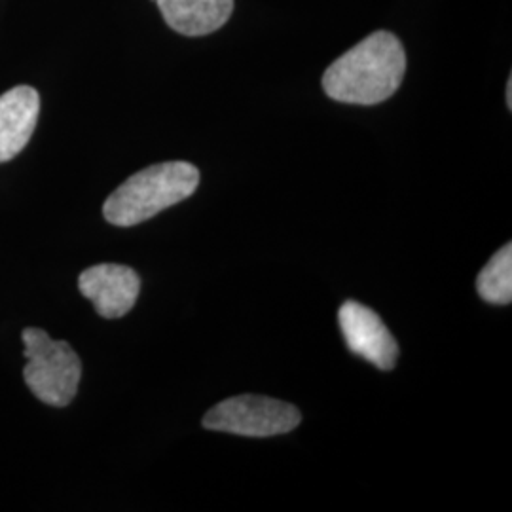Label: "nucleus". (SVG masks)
Here are the masks:
<instances>
[{"mask_svg": "<svg viewBox=\"0 0 512 512\" xmlns=\"http://www.w3.org/2000/svg\"><path fill=\"white\" fill-rule=\"evenodd\" d=\"M338 323L351 353L380 370L397 365L399 344L376 311L349 300L338 311Z\"/></svg>", "mask_w": 512, "mask_h": 512, "instance_id": "obj_5", "label": "nucleus"}, {"mask_svg": "<svg viewBox=\"0 0 512 512\" xmlns=\"http://www.w3.org/2000/svg\"><path fill=\"white\" fill-rule=\"evenodd\" d=\"M198 184L200 171L188 162L150 165L110 194L103 215L114 226H135L184 202L196 192Z\"/></svg>", "mask_w": 512, "mask_h": 512, "instance_id": "obj_2", "label": "nucleus"}, {"mask_svg": "<svg viewBox=\"0 0 512 512\" xmlns=\"http://www.w3.org/2000/svg\"><path fill=\"white\" fill-rule=\"evenodd\" d=\"M406 55L399 38L376 31L338 57L323 74L330 99L349 105H378L399 90Z\"/></svg>", "mask_w": 512, "mask_h": 512, "instance_id": "obj_1", "label": "nucleus"}, {"mask_svg": "<svg viewBox=\"0 0 512 512\" xmlns=\"http://www.w3.org/2000/svg\"><path fill=\"white\" fill-rule=\"evenodd\" d=\"M476 291L482 300L495 306L512 302V245L501 247L476 279Z\"/></svg>", "mask_w": 512, "mask_h": 512, "instance_id": "obj_9", "label": "nucleus"}, {"mask_svg": "<svg viewBox=\"0 0 512 512\" xmlns=\"http://www.w3.org/2000/svg\"><path fill=\"white\" fill-rule=\"evenodd\" d=\"M507 105H509V109H512V78L507 84Z\"/></svg>", "mask_w": 512, "mask_h": 512, "instance_id": "obj_10", "label": "nucleus"}, {"mask_svg": "<svg viewBox=\"0 0 512 512\" xmlns=\"http://www.w3.org/2000/svg\"><path fill=\"white\" fill-rule=\"evenodd\" d=\"M40 97L29 86L0 95V164L16 158L37 128Z\"/></svg>", "mask_w": 512, "mask_h": 512, "instance_id": "obj_7", "label": "nucleus"}, {"mask_svg": "<svg viewBox=\"0 0 512 512\" xmlns=\"http://www.w3.org/2000/svg\"><path fill=\"white\" fill-rule=\"evenodd\" d=\"M300 421L302 414L293 404L260 395H238L213 406L203 416V427L241 437H275L291 433Z\"/></svg>", "mask_w": 512, "mask_h": 512, "instance_id": "obj_4", "label": "nucleus"}, {"mask_svg": "<svg viewBox=\"0 0 512 512\" xmlns=\"http://www.w3.org/2000/svg\"><path fill=\"white\" fill-rule=\"evenodd\" d=\"M165 23L186 37H203L220 29L234 10V0H156Z\"/></svg>", "mask_w": 512, "mask_h": 512, "instance_id": "obj_8", "label": "nucleus"}, {"mask_svg": "<svg viewBox=\"0 0 512 512\" xmlns=\"http://www.w3.org/2000/svg\"><path fill=\"white\" fill-rule=\"evenodd\" d=\"M78 289L105 319H120L135 306L141 277L129 266L97 264L78 277Z\"/></svg>", "mask_w": 512, "mask_h": 512, "instance_id": "obj_6", "label": "nucleus"}, {"mask_svg": "<svg viewBox=\"0 0 512 512\" xmlns=\"http://www.w3.org/2000/svg\"><path fill=\"white\" fill-rule=\"evenodd\" d=\"M25 384L38 401L63 408L73 403L82 378V363L67 342L52 340L42 329H25L23 334Z\"/></svg>", "mask_w": 512, "mask_h": 512, "instance_id": "obj_3", "label": "nucleus"}]
</instances>
